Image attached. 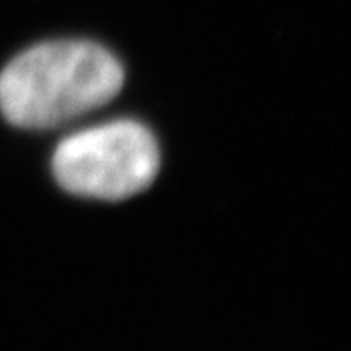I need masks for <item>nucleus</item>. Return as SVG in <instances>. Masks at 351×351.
<instances>
[{
	"label": "nucleus",
	"instance_id": "nucleus-2",
	"mask_svg": "<svg viewBox=\"0 0 351 351\" xmlns=\"http://www.w3.org/2000/svg\"><path fill=\"white\" fill-rule=\"evenodd\" d=\"M159 167L161 153L153 132L130 119L74 132L53 153V173L62 189L106 202L146 191Z\"/></svg>",
	"mask_w": 351,
	"mask_h": 351
},
{
	"label": "nucleus",
	"instance_id": "nucleus-1",
	"mask_svg": "<svg viewBox=\"0 0 351 351\" xmlns=\"http://www.w3.org/2000/svg\"><path fill=\"white\" fill-rule=\"evenodd\" d=\"M121 62L91 40H51L19 53L0 72V112L23 130H51L117 97Z\"/></svg>",
	"mask_w": 351,
	"mask_h": 351
}]
</instances>
